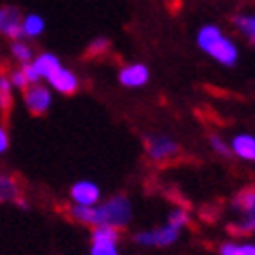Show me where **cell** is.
Here are the masks:
<instances>
[{"label": "cell", "mask_w": 255, "mask_h": 255, "mask_svg": "<svg viewBox=\"0 0 255 255\" xmlns=\"http://www.w3.org/2000/svg\"><path fill=\"white\" fill-rule=\"evenodd\" d=\"M45 82L49 84V88H53L59 94H74L80 88L78 76L70 68H66V66H59L55 72H51Z\"/></svg>", "instance_id": "obj_8"}, {"label": "cell", "mask_w": 255, "mask_h": 255, "mask_svg": "<svg viewBox=\"0 0 255 255\" xmlns=\"http://www.w3.org/2000/svg\"><path fill=\"white\" fill-rule=\"evenodd\" d=\"M167 223H172V225H176V227L184 229V227L190 223V215H188V210H186V208H174L172 212H169Z\"/></svg>", "instance_id": "obj_21"}, {"label": "cell", "mask_w": 255, "mask_h": 255, "mask_svg": "<svg viewBox=\"0 0 255 255\" xmlns=\"http://www.w3.org/2000/svg\"><path fill=\"white\" fill-rule=\"evenodd\" d=\"M106 47H109V41H106L104 37H98V39H94V43L88 47V51L94 55V53H100V51H104Z\"/></svg>", "instance_id": "obj_24"}, {"label": "cell", "mask_w": 255, "mask_h": 255, "mask_svg": "<svg viewBox=\"0 0 255 255\" xmlns=\"http://www.w3.org/2000/svg\"><path fill=\"white\" fill-rule=\"evenodd\" d=\"M90 255H119V229L94 227Z\"/></svg>", "instance_id": "obj_5"}, {"label": "cell", "mask_w": 255, "mask_h": 255, "mask_svg": "<svg viewBox=\"0 0 255 255\" xmlns=\"http://www.w3.org/2000/svg\"><path fill=\"white\" fill-rule=\"evenodd\" d=\"M231 153L243 159V161H255V135L239 133L231 139Z\"/></svg>", "instance_id": "obj_12"}, {"label": "cell", "mask_w": 255, "mask_h": 255, "mask_svg": "<svg viewBox=\"0 0 255 255\" xmlns=\"http://www.w3.org/2000/svg\"><path fill=\"white\" fill-rule=\"evenodd\" d=\"M235 27L245 39H249L251 43H255V12L253 14H237L235 16Z\"/></svg>", "instance_id": "obj_16"}, {"label": "cell", "mask_w": 255, "mask_h": 255, "mask_svg": "<svg viewBox=\"0 0 255 255\" xmlns=\"http://www.w3.org/2000/svg\"><path fill=\"white\" fill-rule=\"evenodd\" d=\"M208 143H210V147H212V151L219 153L221 157H229V155H233V153H231V145H229L223 137H219V135H210Z\"/></svg>", "instance_id": "obj_20"}, {"label": "cell", "mask_w": 255, "mask_h": 255, "mask_svg": "<svg viewBox=\"0 0 255 255\" xmlns=\"http://www.w3.org/2000/svg\"><path fill=\"white\" fill-rule=\"evenodd\" d=\"M70 198L74 206H94L100 202V188L90 180H80L72 186Z\"/></svg>", "instance_id": "obj_9"}, {"label": "cell", "mask_w": 255, "mask_h": 255, "mask_svg": "<svg viewBox=\"0 0 255 255\" xmlns=\"http://www.w3.org/2000/svg\"><path fill=\"white\" fill-rule=\"evenodd\" d=\"M31 66H33V70L39 74L41 80H47V76H49L51 72H55V70L61 66V61H59V57L53 55V53H41V55H37V57L31 61Z\"/></svg>", "instance_id": "obj_13"}, {"label": "cell", "mask_w": 255, "mask_h": 255, "mask_svg": "<svg viewBox=\"0 0 255 255\" xmlns=\"http://www.w3.org/2000/svg\"><path fill=\"white\" fill-rule=\"evenodd\" d=\"M18 198H20L18 182L8 174H0V204L2 202H16Z\"/></svg>", "instance_id": "obj_14"}, {"label": "cell", "mask_w": 255, "mask_h": 255, "mask_svg": "<svg viewBox=\"0 0 255 255\" xmlns=\"http://www.w3.org/2000/svg\"><path fill=\"white\" fill-rule=\"evenodd\" d=\"M196 43L206 55L225 68H233L239 61L237 43L217 25H202L196 33Z\"/></svg>", "instance_id": "obj_2"}, {"label": "cell", "mask_w": 255, "mask_h": 255, "mask_svg": "<svg viewBox=\"0 0 255 255\" xmlns=\"http://www.w3.org/2000/svg\"><path fill=\"white\" fill-rule=\"evenodd\" d=\"M12 104V84L6 76H0V111L6 113Z\"/></svg>", "instance_id": "obj_19"}, {"label": "cell", "mask_w": 255, "mask_h": 255, "mask_svg": "<svg viewBox=\"0 0 255 255\" xmlns=\"http://www.w3.org/2000/svg\"><path fill=\"white\" fill-rule=\"evenodd\" d=\"M119 82L125 88H143L149 82V68L145 63H129V66L121 68Z\"/></svg>", "instance_id": "obj_11"}, {"label": "cell", "mask_w": 255, "mask_h": 255, "mask_svg": "<svg viewBox=\"0 0 255 255\" xmlns=\"http://www.w3.org/2000/svg\"><path fill=\"white\" fill-rule=\"evenodd\" d=\"M20 70H23V74H25V78H27V84H29V86H35V84H41V78H39V74L33 70L31 63H25V66L20 68Z\"/></svg>", "instance_id": "obj_23"}, {"label": "cell", "mask_w": 255, "mask_h": 255, "mask_svg": "<svg viewBox=\"0 0 255 255\" xmlns=\"http://www.w3.org/2000/svg\"><path fill=\"white\" fill-rule=\"evenodd\" d=\"M72 219L90 227H127L133 219V204L125 194H115L94 206H72Z\"/></svg>", "instance_id": "obj_1"}, {"label": "cell", "mask_w": 255, "mask_h": 255, "mask_svg": "<svg viewBox=\"0 0 255 255\" xmlns=\"http://www.w3.org/2000/svg\"><path fill=\"white\" fill-rule=\"evenodd\" d=\"M45 31V20L39 14L23 16V37H39Z\"/></svg>", "instance_id": "obj_15"}, {"label": "cell", "mask_w": 255, "mask_h": 255, "mask_svg": "<svg viewBox=\"0 0 255 255\" xmlns=\"http://www.w3.org/2000/svg\"><path fill=\"white\" fill-rule=\"evenodd\" d=\"M147 153L153 161H167L180 153V145L169 135H151L147 137Z\"/></svg>", "instance_id": "obj_6"}, {"label": "cell", "mask_w": 255, "mask_h": 255, "mask_svg": "<svg viewBox=\"0 0 255 255\" xmlns=\"http://www.w3.org/2000/svg\"><path fill=\"white\" fill-rule=\"evenodd\" d=\"M231 206L237 212V221L231 225V229L239 233V235H251V233H255V188H243L233 198Z\"/></svg>", "instance_id": "obj_3"}, {"label": "cell", "mask_w": 255, "mask_h": 255, "mask_svg": "<svg viewBox=\"0 0 255 255\" xmlns=\"http://www.w3.org/2000/svg\"><path fill=\"white\" fill-rule=\"evenodd\" d=\"M23 100H25V106L33 113V115H45L51 106V90L49 86H43V84H35V86H29L25 88V94H23Z\"/></svg>", "instance_id": "obj_7"}, {"label": "cell", "mask_w": 255, "mask_h": 255, "mask_svg": "<svg viewBox=\"0 0 255 255\" xmlns=\"http://www.w3.org/2000/svg\"><path fill=\"white\" fill-rule=\"evenodd\" d=\"M10 53H12V57L16 61L23 63V66H25V63H31L35 59V53H33L31 45L27 43V41H23V39L12 41V43H10Z\"/></svg>", "instance_id": "obj_17"}, {"label": "cell", "mask_w": 255, "mask_h": 255, "mask_svg": "<svg viewBox=\"0 0 255 255\" xmlns=\"http://www.w3.org/2000/svg\"><path fill=\"white\" fill-rule=\"evenodd\" d=\"M8 80H10V84H12V88H20V90L29 88V84H27V78H25L23 70H14V72L8 76Z\"/></svg>", "instance_id": "obj_22"}, {"label": "cell", "mask_w": 255, "mask_h": 255, "mask_svg": "<svg viewBox=\"0 0 255 255\" xmlns=\"http://www.w3.org/2000/svg\"><path fill=\"white\" fill-rule=\"evenodd\" d=\"M219 255H255V245L253 243L227 241L219 247Z\"/></svg>", "instance_id": "obj_18"}, {"label": "cell", "mask_w": 255, "mask_h": 255, "mask_svg": "<svg viewBox=\"0 0 255 255\" xmlns=\"http://www.w3.org/2000/svg\"><path fill=\"white\" fill-rule=\"evenodd\" d=\"M182 235V229L172 225V223H165L161 227L149 229V231H141L135 235V243L143 245V247H169L174 245Z\"/></svg>", "instance_id": "obj_4"}, {"label": "cell", "mask_w": 255, "mask_h": 255, "mask_svg": "<svg viewBox=\"0 0 255 255\" xmlns=\"http://www.w3.org/2000/svg\"><path fill=\"white\" fill-rule=\"evenodd\" d=\"M0 33L12 41L23 39V16L14 6H0Z\"/></svg>", "instance_id": "obj_10"}, {"label": "cell", "mask_w": 255, "mask_h": 255, "mask_svg": "<svg viewBox=\"0 0 255 255\" xmlns=\"http://www.w3.org/2000/svg\"><path fill=\"white\" fill-rule=\"evenodd\" d=\"M10 147V139H8V133L2 125H0V153H6Z\"/></svg>", "instance_id": "obj_25"}]
</instances>
